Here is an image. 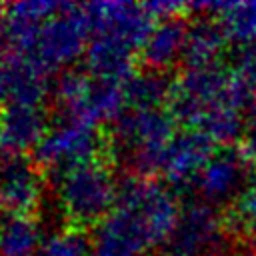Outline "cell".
<instances>
[{"mask_svg": "<svg viewBox=\"0 0 256 256\" xmlns=\"http://www.w3.org/2000/svg\"><path fill=\"white\" fill-rule=\"evenodd\" d=\"M54 196L62 216L74 226L100 224L118 200V182L110 166L90 160L54 176Z\"/></svg>", "mask_w": 256, "mask_h": 256, "instance_id": "6da1fadb", "label": "cell"}, {"mask_svg": "<svg viewBox=\"0 0 256 256\" xmlns=\"http://www.w3.org/2000/svg\"><path fill=\"white\" fill-rule=\"evenodd\" d=\"M174 118L168 110H134L124 112L112 128V146L138 176L162 170L164 150L172 140Z\"/></svg>", "mask_w": 256, "mask_h": 256, "instance_id": "7a4b0ae2", "label": "cell"}, {"mask_svg": "<svg viewBox=\"0 0 256 256\" xmlns=\"http://www.w3.org/2000/svg\"><path fill=\"white\" fill-rule=\"evenodd\" d=\"M116 206L130 210L144 224L154 248L170 242L182 212L170 186L138 174L124 176L118 182Z\"/></svg>", "mask_w": 256, "mask_h": 256, "instance_id": "3957f363", "label": "cell"}, {"mask_svg": "<svg viewBox=\"0 0 256 256\" xmlns=\"http://www.w3.org/2000/svg\"><path fill=\"white\" fill-rule=\"evenodd\" d=\"M90 22L84 12V6L64 2L62 8L48 18L36 38V44L30 52L32 62H36L44 72L68 70L88 48Z\"/></svg>", "mask_w": 256, "mask_h": 256, "instance_id": "277c9868", "label": "cell"}, {"mask_svg": "<svg viewBox=\"0 0 256 256\" xmlns=\"http://www.w3.org/2000/svg\"><path fill=\"white\" fill-rule=\"evenodd\" d=\"M230 84V70L220 64L184 68V72L172 80V92L168 100V112L174 122L198 126L202 116L222 100H226Z\"/></svg>", "mask_w": 256, "mask_h": 256, "instance_id": "5b68a950", "label": "cell"}, {"mask_svg": "<svg viewBox=\"0 0 256 256\" xmlns=\"http://www.w3.org/2000/svg\"><path fill=\"white\" fill-rule=\"evenodd\" d=\"M104 148L102 134L94 124L78 118H62L50 126L42 142L34 150V162L56 174H62L74 166L96 160V154Z\"/></svg>", "mask_w": 256, "mask_h": 256, "instance_id": "8992f818", "label": "cell"}, {"mask_svg": "<svg viewBox=\"0 0 256 256\" xmlns=\"http://www.w3.org/2000/svg\"><path fill=\"white\" fill-rule=\"evenodd\" d=\"M254 160L244 148L224 146L216 150L198 174L194 188L198 190L202 202L210 206L236 204L248 188H252Z\"/></svg>", "mask_w": 256, "mask_h": 256, "instance_id": "52a82bcc", "label": "cell"}, {"mask_svg": "<svg viewBox=\"0 0 256 256\" xmlns=\"http://www.w3.org/2000/svg\"><path fill=\"white\" fill-rule=\"evenodd\" d=\"M224 216L216 206L198 200L182 208L168 246L174 256H220L224 254Z\"/></svg>", "mask_w": 256, "mask_h": 256, "instance_id": "ba28073f", "label": "cell"}, {"mask_svg": "<svg viewBox=\"0 0 256 256\" xmlns=\"http://www.w3.org/2000/svg\"><path fill=\"white\" fill-rule=\"evenodd\" d=\"M214 154V142L200 130L176 132L164 150L162 174L172 190L194 186L198 174Z\"/></svg>", "mask_w": 256, "mask_h": 256, "instance_id": "9c48e42d", "label": "cell"}, {"mask_svg": "<svg viewBox=\"0 0 256 256\" xmlns=\"http://www.w3.org/2000/svg\"><path fill=\"white\" fill-rule=\"evenodd\" d=\"M84 12L88 16V22L94 34L118 36L130 42L134 48L144 44L146 36L154 26V18L144 4L94 2V4H86Z\"/></svg>", "mask_w": 256, "mask_h": 256, "instance_id": "30bf717a", "label": "cell"}, {"mask_svg": "<svg viewBox=\"0 0 256 256\" xmlns=\"http://www.w3.org/2000/svg\"><path fill=\"white\" fill-rule=\"evenodd\" d=\"M44 196L40 166L22 156H12L0 168V208L6 214H30Z\"/></svg>", "mask_w": 256, "mask_h": 256, "instance_id": "8fae6325", "label": "cell"}, {"mask_svg": "<svg viewBox=\"0 0 256 256\" xmlns=\"http://www.w3.org/2000/svg\"><path fill=\"white\" fill-rule=\"evenodd\" d=\"M152 246L144 224L126 208L116 206L94 230L96 256H144Z\"/></svg>", "mask_w": 256, "mask_h": 256, "instance_id": "7c38bea8", "label": "cell"}, {"mask_svg": "<svg viewBox=\"0 0 256 256\" xmlns=\"http://www.w3.org/2000/svg\"><path fill=\"white\" fill-rule=\"evenodd\" d=\"M50 92L46 72L22 54L0 58V100L6 104H42Z\"/></svg>", "mask_w": 256, "mask_h": 256, "instance_id": "4fadbf2b", "label": "cell"}, {"mask_svg": "<svg viewBox=\"0 0 256 256\" xmlns=\"http://www.w3.org/2000/svg\"><path fill=\"white\" fill-rule=\"evenodd\" d=\"M48 130L42 104H6L0 110V142L14 156L36 150Z\"/></svg>", "mask_w": 256, "mask_h": 256, "instance_id": "5bb4252c", "label": "cell"}, {"mask_svg": "<svg viewBox=\"0 0 256 256\" xmlns=\"http://www.w3.org/2000/svg\"><path fill=\"white\" fill-rule=\"evenodd\" d=\"M62 8V2L26 0L6 8L2 36L14 54L30 56L42 24Z\"/></svg>", "mask_w": 256, "mask_h": 256, "instance_id": "9a60e30c", "label": "cell"}, {"mask_svg": "<svg viewBox=\"0 0 256 256\" xmlns=\"http://www.w3.org/2000/svg\"><path fill=\"white\" fill-rule=\"evenodd\" d=\"M134 52L136 48L118 36L94 34L84 52V62L90 76L122 84L134 74Z\"/></svg>", "mask_w": 256, "mask_h": 256, "instance_id": "2e32d148", "label": "cell"}, {"mask_svg": "<svg viewBox=\"0 0 256 256\" xmlns=\"http://www.w3.org/2000/svg\"><path fill=\"white\" fill-rule=\"evenodd\" d=\"M186 34H188V24L182 16L156 20L144 44L140 46V54L146 68L166 72L178 60H182Z\"/></svg>", "mask_w": 256, "mask_h": 256, "instance_id": "e0dca14e", "label": "cell"}, {"mask_svg": "<svg viewBox=\"0 0 256 256\" xmlns=\"http://www.w3.org/2000/svg\"><path fill=\"white\" fill-rule=\"evenodd\" d=\"M228 44V36L216 18L198 16L188 24L186 46H184V64L186 68L212 66L220 64V56Z\"/></svg>", "mask_w": 256, "mask_h": 256, "instance_id": "ac0fdd59", "label": "cell"}, {"mask_svg": "<svg viewBox=\"0 0 256 256\" xmlns=\"http://www.w3.org/2000/svg\"><path fill=\"white\" fill-rule=\"evenodd\" d=\"M44 242L40 222L30 214L0 218V256H34Z\"/></svg>", "mask_w": 256, "mask_h": 256, "instance_id": "d6986e66", "label": "cell"}, {"mask_svg": "<svg viewBox=\"0 0 256 256\" xmlns=\"http://www.w3.org/2000/svg\"><path fill=\"white\" fill-rule=\"evenodd\" d=\"M124 98L126 104L134 110H154L162 104H168L172 92V80L166 78L164 72L144 68L140 72L130 74L124 82Z\"/></svg>", "mask_w": 256, "mask_h": 256, "instance_id": "ffe728a7", "label": "cell"}, {"mask_svg": "<svg viewBox=\"0 0 256 256\" xmlns=\"http://www.w3.org/2000/svg\"><path fill=\"white\" fill-rule=\"evenodd\" d=\"M124 104H126V98H124V88L120 82L98 80L92 76V82L84 96L78 120H86L90 124L116 122L124 114L122 112Z\"/></svg>", "mask_w": 256, "mask_h": 256, "instance_id": "44dd1931", "label": "cell"}, {"mask_svg": "<svg viewBox=\"0 0 256 256\" xmlns=\"http://www.w3.org/2000/svg\"><path fill=\"white\" fill-rule=\"evenodd\" d=\"M198 130L210 138L214 144L234 146L240 138L244 140L246 130V116L240 108L230 104L228 100H222L220 104L212 106L200 120Z\"/></svg>", "mask_w": 256, "mask_h": 256, "instance_id": "7402d4cb", "label": "cell"}, {"mask_svg": "<svg viewBox=\"0 0 256 256\" xmlns=\"http://www.w3.org/2000/svg\"><path fill=\"white\" fill-rule=\"evenodd\" d=\"M92 76L76 68H68L58 74L52 84V96L58 108L66 114V118H78Z\"/></svg>", "mask_w": 256, "mask_h": 256, "instance_id": "603a6c76", "label": "cell"}, {"mask_svg": "<svg viewBox=\"0 0 256 256\" xmlns=\"http://www.w3.org/2000/svg\"><path fill=\"white\" fill-rule=\"evenodd\" d=\"M220 24L230 42L250 46L256 40V0L252 2H224Z\"/></svg>", "mask_w": 256, "mask_h": 256, "instance_id": "cb8c5ba5", "label": "cell"}, {"mask_svg": "<svg viewBox=\"0 0 256 256\" xmlns=\"http://www.w3.org/2000/svg\"><path fill=\"white\" fill-rule=\"evenodd\" d=\"M38 256H90V240L74 226L50 232Z\"/></svg>", "mask_w": 256, "mask_h": 256, "instance_id": "d4e9b609", "label": "cell"}, {"mask_svg": "<svg viewBox=\"0 0 256 256\" xmlns=\"http://www.w3.org/2000/svg\"><path fill=\"white\" fill-rule=\"evenodd\" d=\"M230 226L256 240V186L248 188L244 196L232 206Z\"/></svg>", "mask_w": 256, "mask_h": 256, "instance_id": "484cf974", "label": "cell"}, {"mask_svg": "<svg viewBox=\"0 0 256 256\" xmlns=\"http://www.w3.org/2000/svg\"><path fill=\"white\" fill-rule=\"evenodd\" d=\"M246 130H244V150L256 162V94L252 96L246 112Z\"/></svg>", "mask_w": 256, "mask_h": 256, "instance_id": "4316f807", "label": "cell"}, {"mask_svg": "<svg viewBox=\"0 0 256 256\" xmlns=\"http://www.w3.org/2000/svg\"><path fill=\"white\" fill-rule=\"evenodd\" d=\"M220 256H256V254L250 248H234V250H226Z\"/></svg>", "mask_w": 256, "mask_h": 256, "instance_id": "83f0119b", "label": "cell"}, {"mask_svg": "<svg viewBox=\"0 0 256 256\" xmlns=\"http://www.w3.org/2000/svg\"><path fill=\"white\" fill-rule=\"evenodd\" d=\"M4 14H6V10L0 6V30H2V24H4Z\"/></svg>", "mask_w": 256, "mask_h": 256, "instance_id": "f1b7e54d", "label": "cell"}, {"mask_svg": "<svg viewBox=\"0 0 256 256\" xmlns=\"http://www.w3.org/2000/svg\"><path fill=\"white\" fill-rule=\"evenodd\" d=\"M2 150H4V146H2V142H0V168H2V164H4V162H2Z\"/></svg>", "mask_w": 256, "mask_h": 256, "instance_id": "f546056e", "label": "cell"}, {"mask_svg": "<svg viewBox=\"0 0 256 256\" xmlns=\"http://www.w3.org/2000/svg\"><path fill=\"white\" fill-rule=\"evenodd\" d=\"M168 256H174V254H168Z\"/></svg>", "mask_w": 256, "mask_h": 256, "instance_id": "4dcf8cb0", "label": "cell"}]
</instances>
